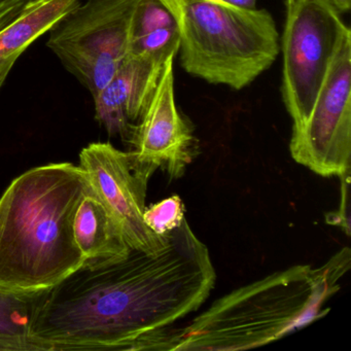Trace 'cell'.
I'll list each match as a JSON object with an SVG mask.
<instances>
[{
    "label": "cell",
    "mask_w": 351,
    "mask_h": 351,
    "mask_svg": "<svg viewBox=\"0 0 351 351\" xmlns=\"http://www.w3.org/2000/svg\"><path fill=\"white\" fill-rule=\"evenodd\" d=\"M184 219V202L178 195L147 207L143 213L145 225L159 236H165L178 228Z\"/></svg>",
    "instance_id": "15"
},
{
    "label": "cell",
    "mask_w": 351,
    "mask_h": 351,
    "mask_svg": "<svg viewBox=\"0 0 351 351\" xmlns=\"http://www.w3.org/2000/svg\"><path fill=\"white\" fill-rule=\"evenodd\" d=\"M339 15L347 13L350 10L351 0H324Z\"/></svg>",
    "instance_id": "20"
},
{
    "label": "cell",
    "mask_w": 351,
    "mask_h": 351,
    "mask_svg": "<svg viewBox=\"0 0 351 351\" xmlns=\"http://www.w3.org/2000/svg\"><path fill=\"white\" fill-rule=\"evenodd\" d=\"M289 152L324 178L341 176L351 162V32L343 38L307 120L293 130Z\"/></svg>",
    "instance_id": "7"
},
{
    "label": "cell",
    "mask_w": 351,
    "mask_h": 351,
    "mask_svg": "<svg viewBox=\"0 0 351 351\" xmlns=\"http://www.w3.org/2000/svg\"><path fill=\"white\" fill-rule=\"evenodd\" d=\"M73 228L85 265L120 260L131 252L120 223L93 189L82 198Z\"/></svg>",
    "instance_id": "11"
},
{
    "label": "cell",
    "mask_w": 351,
    "mask_h": 351,
    "mask_svg": "<svg viewBox=\"0 0 351 351\" xmlns=\"http://www.w3.org/2000/svg\"><path fill=\"white\" fill-rule=\"evenodd\" d=\"M342 182V196H341L340 208H339V215L332 213V219H326L328 223L332 225L339 226V227L344 228L346 230L347 235H349V230H350V221H349V184H350V170L339 176Z\"/></svg>",
    "instance_id": "17"
},
{
    "label": "cell",
    "mask_w": 351,
    "mask_h": 351,
    "mask_svg": "<svg viewBox=\"0 0 351 351\" xmlns=\"http://www.w3.org/2000/svg\"><path fill=\"white\" fill-rule=\"evenodd\" d=\"M79 166L120 223L131 250L156 254L165 247L168 233L157 235L143 221L147 182L135 172L130 153L108 143H90L80 154Z\"/></svg>",
    "instance_id": "9"
},
{
    "label": "cell",
    "mask_w": 351,
    "mask_h": 351,
    "mask_svg": "<svg viewBox=\"0 0 351 351\" xmlns=\"http://www.w3.org/2000/svg\"><path fill=\"white\" fill-rule=\"evenodd\" d=\"M174 25L173 15L160 0H138L131 25V40Z\"/></svg>",
    "instance_id": "14"
},
{
    "label": "cell",
    "mask_w": 351,
    "mask_h": 351,
    "mask_svg": "<svg viewBox=\"0 0 351 351\" xmlns=\"http://www.w3.org/2000/svg\"><path fill=\"white\" fill-rule=\"evenodd\" d=\"M29 0H0V29L13 21Z\"/></svg>",
    "instance_id": "18"
},
{
    "label": "cell",
    "mask_w": 351,
    "mask_h": 351,
    "mask_svg": "<svg viewBox=\"0 0 351 351\" xmlns=\"http://www.w3.org/2000/svg\"><path fill=\"white\" fill-rule=\"evenodd\" d=\"M86 172L69 162L32 168L0 197V287L46 291L86 264L73 219L91 190Z\"/></svg>",
    "instance_id": "2"
},
{
    "label": "cell",
    "mask_w": 351,
    "mask_h": 351,
    "mask_svg": "<svg viewBox=\"0 0 351 351\" xmlns=\"http://www.w3.org/2000/svg\"><path fill=\"white\" fill-rule=\"evenodd\" d=\"M180 50V32L178 24L161 28L130 43V54L165 55L171 56Z\"/></svg>",
    "instance_id": "16"
},
{
    "label": "cell",
    "mask_w": 351,
    "mask_h": 351,
    "mask_svg": "<svg viewBox=\"0 0 351 351\" xmlns=\"http://www.w3.org/2000/svg\"><path fill=\"white\" fill-rule=\"evenodd\" d=\"M46 291L22 293L0 287V342L14 351H40L32 340V326Z\"/></svg>",
    "instance_id": "13"
},
{
    "label": "cell",
    "mask_w": 351,
    "mask_h": 351,
    "mask_svg": "<svg viewBox=\"0 0 351 351\" xmlns=\"http://www.w3.org/2000/svg\"><path fill=\"white\" fill-rule=\"evenodd\" d=\"M180 32L186 73L215 85L241 90L269 69L280 50L272 16L223 0H160Z\"/></svg>",
    "instance_id": "4"
},
{
    "label": "cell",
    "mask_w": 351,
    "mask_h": 351,
    "mask_svg": "<svg viewBox=\"0 0 351 351\" xmlns=\"http://www.w3.org/2000/svg\"><path fill=\"white\" fill-rule=\"evenodd\" d=\"M138 0H87L50 30L47 46L95 96L130 55Z\"/></svg>",
    "instance_id": "5"
},
{
    "label": "cell",
    "mask_w": 351,
    "mask_h": 351,
    "mask_svg": "<svg viewBox=\"0 0 351 351\" xmlns=\"http://www.w3.org/2000/svg\"><path fill=\"white\" fill-rule=\"evenodd\" d=\"M1 62H3V61H1ZM1 62H0V63H1Z\"/></svg>",
    "instance_id": "24"
},
{
    "label": "cell",
    "mask_w": 351,
    "mask_h": 351,
    "mask_svg": "<svg viewBox=\"0 0 351 351\" xmlns=\"http://www.w3.org/2000/svg\"><path fill=\"white\" fill-rule=\"evenodd\" d=\"M343 248L313 269L297 265L234 289L184 328H169L166 350H245L278 340L324 316V302L350 268Z\"/></svg>",
    "instance_id": "3"
},
{
    "label": "cell",
    "mask_w": 351,
    "mask_h": 351,
    "mask_svg": "<svg viewBox=\"0 0 351 351\" xmlns=\"http://www.w3.org/2000/svg\"><path fill=\"white\" fill-rule=\"evenodd\" d=\"M208 248L186 219L156 254L87 264L46 291L32 326L40 351L157 350L215 285Z\"/></svg>",
    "instance_id": "1"
},
{
    "label": "cell",
    "mask_w": 351,
    "mask_h": 351,
    "mask_svg": "<svg viewBox=\"0 0 351 351\" xmlns=\"http://www.w3.org/2000/svg\"><path fill=\"white\" fill-rule=\"evenodd\" d=\"M174 58L166 62L159 85L129 141L135 172L147 182L158 169L174 180L182 178L198 149L192 127L176 106Z\"/></svg>",
    "instance_id": "8"
},
{
    "label": "cell",
    "mask_w": 351,
    "mask_h": 351,
    "mask_svg": "<svg viewBox=\"0 0 351 351\" xmlns=\"http://www.w3.org/2000/svg\"><path fill=\"white\" fill-rule=\"evenodd\" d=\"M79 3V0H29L19 15L0 29V62L21 56Z\"/></svg>",
    "instance_id": "12"
},
{
    "label": "cell",
    "mask_w": 351,
    "mask_h": 351,
    "mask_svg": "<svg viewBox=\"0 0 351 351\" xmlns=\"http://www.w3.org/2000/svg\"><path fill=\"white\" fill-rule=\"evenodd\" d=\"M19 57V55H16V56L5 59V60L0 63V89L3 87V83H5V80H7L10 71L13 69L14 65L17 62Z\"/></svg>",
    "instance_id": "19"
},
{
    "label": "cell",
    "mask_w": 351,
    "mask_h": 351,
    "mask_svg": "<svg viewBox=\"0 0 351 351\" xmlns=\"http://www.w3.org/2000/svg\"><path fill=\"white\" fill-rule=\"evenodd\" d=\"M350 32L324 0L287 7L282 36V97L293 130L307 120L343 38Z\"/></svg>",
    "instance_id": "6"
},
{
    "label": "cell",
    "mask_w": 351,
    "mask_h": 351,
    "mask_svg": "<svg viewBox=\"0 0 351 351\" xmlns=\"http://www.w3.org/2000/svg\"><path fill=\"white\" fill-rule=\"evenodd\" d=\"M0 351H14L13 348L5 343L0 342Z\"/></svg>",
    "instance_id": "22"
},
{
    "label": "cell",
    "mask_w": 351,
    "mask_h": 351,
    "mask_svg": "<svg viewBox=\"0 0 351 351\" xmlns=\"http://www.w3.org/2000/svg\"><path fill=\"white\" fill-rule=\"evenodd\" d=\"M170 57L176 56L129 55L110 81L93 96L96 121L108 134L130 141Z\"/></svg>",
    "instance_id": "10"
},
{
    "label": "cell",
    "mask_w": 351,
    "mask_h": 351,
    "mask_svg": "<svg viewBox=\"0 0 351 351\" xmlns=\"http://www.w3.org/2000/svg\"><path fill=\"white\" fill-rule=\"evenodd\" d=\"M223 1L241 9H256V0H223Z\"/></svg>",
    "instance_id": "21"
},
{
    "label": "cell",
    "mask_w": 351,
    "mask_h": 351,
    "mask_svg": "<svg viewBox=\"0 0 351 351\" xmlns=\"http://www.w3.org/2000/svg\"><path fill=\"white\" fill-rule=\"evenodd\" d=\"M298 0H287V7H291L293 3H297Z\"/></svg>",
    "instance_id": "23"
}]
</instances>
